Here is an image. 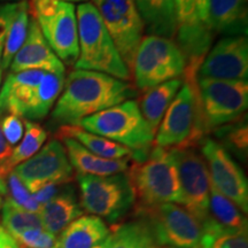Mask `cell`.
I'll return each instance as SVG.
<instances>
[{"label": "cell", "mask_w": 248, "mask_h": 248, "mask_svg": "<svg viewBox=\"0 0 248 248\" xmlns=\"http://www.w3.org/2000/svg\"><path fill=\"white\" fill-rule=\"evenodd\" d=\"M137 90L106 74L74 70L64 80L52 117L62 125L78 126L80 121L136 97Z\"/></svg>", "instance_id": "1"}, {"label": "cell", "mask_w": 248, "mask_h": 248, "mask_svg": "<svg viewBox=\"0 0 248 248\" xmlns=\"http://www.w3.org/2000/svg\"><path fill=\"white\" fill-rule=\"evenodd\" d=\"M78 29V58L75 70L106 74L124 82L131 79V71L124 63L113 39L91 2L76 8Z\"/></svg>", "instance_id": "2"}, {"label": "cell", "mask_w": 248, "mask_h": 248, "mask_svg": "<svg viewBox=\"0 0 248 248\" xmlns=\"http://www.w3.org/2000/svg\"><path fill=\"white\" fill-rule=\"evenodd\" d=\"M128 178L135 194V207L181 203V185L170 148L153 147L144 161H133Z\"/></svg>", "instance_id": "3"}, {"label": "cell", "mask_w": 248, "mask_h": 248, "mask_svg": "<svg viewBox=\"0 0 248 248\" xmlns=\"http://www.w3.org/2000/svg\"><path fill=\"white\" fill-rule=\"evenodd\" d=\"M78 126L129 148L133 161H144L153 148L154 133L133 99L85 117Z\"/></svg>", "instance_id": "4"}, {"label": "cell", "mask_w": 248, "mask_h": 248, "mask_svg": "<svg viewBox=\"0 0 248 248\" xmlns=\"http://www.w3.org/2000/svg\"><path fill=\"white\" fill-rule=\"evenodd\" d=\"M206 133L198 90V75L184 73L183 85L155 133L156 147H195Z\"/></svg>", "instance_id": "5"}, {"label": "cell", "mask_w": 248, "mask_h": 248, "mask_svg": "<svg viewBox=\"0 0 248 248\" xmlns=\"http://www.w3.org/2000/svg\"><path fill=\"white\" fill-rule=\"evenodd\" d=\"M186 69V58L177 43L166 37H142L133 59L131 71L139 91L182 78Z\"/></svg>", "instance_id": "6"}, {"label": "cell", "mask_w": 248, "mask_h": 248, "mask_svg": "<svg viewBox=\"0 0 248 248\" xmlns=\"http://www.w3.org/2000/svg\"><path fill=\"white\" fill-rule=\"evenodd\" d=\"M80 206L91 215L117 224L135 207V194L126 173L79 176Z\"/></svg>", "instance_id": "7"}, {"label": "cell", "mask_w": 248, "mask_h": 248, "mask_svg": "<svg viewBox=\"0 0 248 248\" xmlns=\"http://www.w3.org/2000/svg\"><path fill=\"white\" fill-rule=\"evenodd\" d=\"M33 18L54 54L67 64L78 58L76 7L63 0H33Z\"/></svg>", "instance_id": "8"}, {"label": "cell", "mask_w": 248, "mask_h": 248, "mask_svg": "<svg viewBox=\"0 0 248 248\" xmlns=\"http://www.w3.org/2000/svg\"><path fill=\"white\" fill-rule=\"evenodd\" d=\"M136 216L144 219L161 248H199L202 225L184 207L177 203L135 208Z\"/></svg>", "instance_id": "9"}, {"label": "cell", "mask_w": 248, "mask_h": 248, "mask_svg": "<svg viewBox=\"0 0 248 248\" xmlns=\"http://www.w3.org/2000/svg\"><path fill=\"white\" fill-rule=\"evenodd\" d=\"M198 90L206 133L239 119L248 107L247 80L202 78Z\"/></svg>", "instance_id": "10"}, {"label": "cell", "mask_w": 248, "mask_h": 248, "mask_svg": "<svg viewBox=\"0 0 248 248\" xmlns=\"http://www.w3.org/2000/svg\"><path fill=\"white\" fill-rule=\"evenodd\" d=\"M91 4L100 15L124 63L131 71L145 29L136 0H92Z\"/></svg>", "instance_id": "11"}, {"label": "cell", "mask_w": 248, "mask_h": 248, "mask_svg": "<svg viewBox=\"0 0 248 248\" xmlns=\"http://www.w3.org/2000/svg\"><path fill=\"white\" fill-rule=\"evenodd\" d=\"M181 185L182 207L202 225L209 215L210 179L202 155L194 147L170 148Z\"/></svg>", "instance_id": "12"}, {"label": "cell", "mask_w": 248, "mask_h": 248, "mask_svg": "<svg viewBox=\"0 0 248 248\" xmlns=\"http://www.w3.org/2000/svg\"><path fill=\"white\" fill-rule=\"evenodd\" d=\"M13 171L31 194L47 184L62 185L74 177V169L66 150L55 139L48 141L30 159L15 167Z\"/></svg>", "instance_id": "13"}, {"label": "cell", "mask_w": 248, "mask_h": 248, "mask_svg": "<svg viewBox=\"0 0 248 248\" xmlns=\"http://www.w3.org/2000/svg\"><path fill=\"white\" fill-rule=\"evenodd\" d=\"M201 155L206 162L210 183L241 212H248V182L239 164L222 145L204 139Z\"/></svg>", "instance_id": "14"}, {"label": "cell", "mask_w": 248, "mask_h": 248, "mask_svg": "<svg viewBox=\"0 0 248 248\" xmlns=\"http://www.w3.org/2000/svg\"><path fill=\"white\" fill-rule=\"evenodd\" d=\"M248 42L246 36L224 37L201 62L198 79L247 80Z\"/></svg>", "instance_id": "15"}, {"label": "cell", "mask_w": 248, "mask_h": 248, "mask_svg": "<svg viewBox=\"0 0 248 248\" xmlns=\"http://www.w3.org/2000/svg\"><path fill=\"white\" fill-rule=\"evenodd\" d=\"M11 73L23 70H44L47 73L66 74L64 64L52 51L35 18H30L29 29L23 45L12 60Z\"/></svg>", "instance_id": "16"}, {"label": "cell", "mask_w": 248, "mask_h": 248, "mask_svg": "<svg viewBox=\"0 0 248 248\" xmlns=\"http://www.w3.org/2000/svg\"><path fill=\"white\" fill-rule=\"evenodd\" d=\"M203 23L212 32H246L247 0H204Z\"/></svg>", "instance_id": "17"}, {"label": "cell", "mask_w": 248, "mask_h": 248, "mask_svg": "<svg viewBox=\"0 0 248 248\" xmlns=\"http://www.w3.org/2000/svg\"><path fill=\"white\" fill-rule=\"evenodd\" d=\"M67 156L79 176H111L126 171L130 159L109 160L98 156L69 137H61Z\"/></svg>", "instance_id": "18"}, {"label": "cell", "mask_w": 248, "mask_h": 248, "mask_svg": "<svg viewBox=\"0 0 248 248\" xmlns=\"http://www.w3.org/2000/svg\"><path fill=\"white\" fill-rule=\"evenodd\" d=\"M110 234V230L100 217L80 216L61 232L57 248H94Z\"/></svg>", "instance_id": "19"}, {"label": "cell", "mask_w": 248, "mask_h": 248, "mask_svg": "<svg viewBox=\"0 0 248 248\" xmlns=\"http://www.w3.org/2000/svg\"><path fill=\"white\" fill-rule=\"evenodd\" d=\"M82 206L77 200L73 188L58 193L51 201L45 203L40 209L43 229L49 233L57 235L61 233L71 222L83 216Z\"/></svg>", "instance_id": "20"}, {"label": "cell", "mask_w": 248, "mask_h": 248, "mask_svg": "<svg viewBox=\"0 0 248 248\" xmlns=\"http://www.w3.org/2000/svg\"><path fill=\"white\" fill-rule=\"evenodd\" d=\"M136 5L150 35L175 38L177 31L175 0H136Z\"/></svg>", "instance_id": "21"}, {"label": "cell", "mask_w": 248, "mask_h": 248, "mask_svg": "<svg viewBox=\"0 0 248 248\" xmlns=\"http://www.w3.org/2000/svg\"><path fill=\"white\" fill-rule=\"evenodd\" d=\"M182 85V78L162 83L144 92V95H141L139 101H137L139 110L154 136L159 129L164 114L171 105L173 98L176 97Z\"/></svg>", "instance_id": "22"}, {"label": "cell", "mask_w": 248, "mask_h": 248, "mask_svg": "<svg viewBox=\"0 0 248 248\" xmlns=\"http://www.w3.org/2000/svg\"><path fill=\"white\" fill-rule=\"evenodd\" d=\"M59 137H69L78 141L91 153L109 160L131 159L132 152L125 146L111 141L109 139L85 131L80 126L62 125L59 130Z\"/></svg>", "instance_id": "23"}, {"label": "cell", "mask_w": 248, "mask_h": 248, "mask_svg": "<svg viewBox=\"0 0 248 248\" xmlns=\"http://www.w3.org/2000/svg\"><path fill=\"white\" fill-rule=\"evenodd\" d=\"M64 80H66V74H54L46 71L24 119L37 121L47 116L58 98L60 97L64 86Z\"/></svg>", "instance_id": "24"}, {"label": "cell", "mask_w": 248, "mask_h": 248, "mask_svg": "<svg viewBox=\"0 0 248 248\" xmlns=\"http://www.w3.org/2000/svg\"><path fill=\"white\" fill-rule=\"evenodd\" d=\"M208 218L226 230H247V219L230 199L210 183Z\"/></svg>", "instance_id": "25"}, {"label": "cell", "mask_w": 248, "mask_h": 248, "mask_svg": "<svg viewBox=\"0 0 248 248\" xmlns=\"http://www.w3.org/2000/svg\"><path fill=\"white\" fill-rule=\"evenodd\" d=\"M111 235L109 248H161L150 226L139 217L135 221L116 224Z\"/></svg>", "instance_id": "26"}, {"label": "cell", "mask_w": 248, "mask_h": 248, "mask_svg": "<svg viewBox=\"0 0 248 248\" xmlns=\"http://www.w3.org/2000/svg\"><path fill=\"white\" fill-rule=\"evenodd\" d=\"M24 125H26V132L23 135L22 141L14 148L7 162L0 168L1 179L7 177L9 172L13 171V169L18 164L33 156L47 139V132L39 124L26 121Z\"/></svg>", "instance_id": "27"}, {"label": "cell", "mask_w": 248, "mask_h": 248, "mask_svg": "<svg viewBox=\"0 0 248 248\" xmlns=\"http://www.w3.org/2000/svg\"><path fill=\"white\" fill-rule=\"evenodd\" d=\"M29 6L27 1L16 2L13 16H12L11 23L6 36L5 48L2 53L1 69L6 70L11 64L12 60L17 53L18 49L23 45L24 40L27 38L28 29H29Z\"/></svg>", "instance_id": "28"}, {"label": "cell", "mask_w": 248, "mask_h": 248, "mask_svg": "<svg viewBox=\"0 0 248 248\" xmlns=\"http://www.w3.org/2000/svg\"><path fill=\"white\" fill-rule=\"evenodd\" d=\"M1 224L14 239L29 229L43 228L39 213H31L21 208L14 201L7 198L1 203Z\"/></svg>", "instance_id": "29"}, {"label": "cell", "mask_w": 248, "mask_h": 248, "mask_svg": "<svg viewBox=\"0 0 248 248\" xmlns=\"http://www.w3.org/2000/svg\"><path fill=\"white\" fill-rule=\"evenodd\" d=\"M199 248H248L247 230H226L207 218Z\"/></svg>", "instance_id": "30"}, {"label": "cell", "mask_w": 248, "mask_h": 248, "mask_svg": "<svg viewBox=\"0 0 248 248\" xmlns=\"http://www.w3.org/2000/svg\"><path fill=\"white\" fill-rule=\"evenodd\" d=\"M7 191L11 193V197H8L12 201H14L17 206L21 208L28 210L31 213H40L42 206L37 202L33 195L27 190L20 178L15 175L14 171L9 172L7 176Z\"/></svg>", "instance_id": "31"}, {"label": "cell", "mask_w": 248, "mask_h": 248, "mask_svg": "<svg viewBox=\"0 0 248 248\" xmlns=\"http://www.w3.org/2000/svg\"><path fill=\"white\" fill-rule=\"evenodd\" d=\"M17 244L30 248H57V235L49 233L43 228L23 231L15 239Z\"/></svg>", "instance_id": "32"}, {"label": "cell", "mask_w": 248, "mask_h": 248, "mask_svg": "<svg viewBox=\"0 0 248 248\" xmlns=\"http://www.w3.org/2000/svg\"><path fill=\"white\" fill-rule=\"evenodd\" d=\"M0 126L5 139L11 146L18 144V141L23 138L24 123L22 117L8 113L4 119L0 120Z\"/></svg>", "instance_id": "33"}, {"label": "cell", "mask_w": 248, "mask_h": 248, "mask_svg": "<svg viewBox=\"0 0 248 248\" xmlns=\"http://www.w3.org/2000/svg\"><path fill=\"white\" fill-rule=\"evenodd\" d=\"M15 5H16V2H14V4L0 5V67H1L6 36H7L9 23H11L12 16H13Z\"/></svg>", "instance_id": "34"}, {"label": "cell", "mask_w": 248, "mask_h": 248, "mask_svg": "<svg viewBox=\"0 0 248 248\" xmlns=\"http://www.w3.org/2000/svg\"><path fill=\"white\" fill-rule=\"evenodd\" d=\"M59 184H47L43 186L42 188H39L36 193H33V198H35L37 202H38L40 206H44L45 203H47L48 201H51L55 195L58 194L59 191Z\"/></svg>", "instance_id": "35"}, {"label": "cell", "mask_w": 248, "mask_h": 248, "mask_svg": "<svg viewBox=\"0 0 248 248\" xmlns=\"http://www.w3.org/2000/svg\"><path fill=\"white\" fill-rule=\"evenodd\" d=\"M230 140L233 146L244 151L247 148V126L235 129L233 132L230 133Z\"/></svg>", "instance_id": "36"}, {"label": "cell", "mask_w": 248, "mask_h": 248, "mask_svg": "<svg viewBox=\"0 0 248 248\" xmlns=\"http://www.w3.org/2000/svg\"><path fill=\"white\" fill-rule=\"evenodd\" d=\"M12 152H13V147L5 139L4 133L1 131V126H0V168L7 162L9 157H11Z\"/></svg>", "instance_id": "37"}, {"label": "cell", "mask_w": 248, "mask_h": 248, "mask_svg": "<svg viewBox=\"0 0 248 248\" xmlns=\"http://www.w3.org/2000/svg\"><path fill=\"white\" fill-rule=\"evenodd\" d=\"M1 197H0V208H1ZM0 248H18L17 241L8 233L0 224Z\"/></svg>", "instance_id": "38"}, {"label": "cell", "mask_w": 248, "mask_h": 248, "mask_svg": "<svg viewBox=\"0 0 248 248\" xmlns=\"http://www.w3.org/2000/svg\"><path fill=\"white\" fill-rule=\"evenodd\" d=\"M111 240H113V235H109V237L107 238L106 240L104 241V243H101L100 245H98L97 247H94V248H109L110 247V244H111Z\"/></svg>", "instance_id": "39"}, {"label": "cell", "mask_w": 248, "mask_h": 248, "mask_svg": "<svg viewBox=\"0 0 248 248\" xmlns=\"http://www.w3.org/2000/svg\"><path fill=\"white\" fill-rule=\"evenodd\" d=\"M7 184H6L5 179H1L0 178V197L1 195H5L7 194Z\"/></svg>", "instance_id": "40"}, {"label": "cell", "mask_w": 248, "mask_h": 248, "mask_svg": "<svg viewBox=\"0 0 248 248\" xmlns=\"http://www.w3.org/2000/svg\"><path fill=\"white\" fill-rule=\"evenodd\" d=\"M2 74H4V70L0 68V85H1V82H2Z\"/></svg>", "instance_id": "41"}, {"label": "cell", "mask_w": 248, "mask_h": 248, "mask_svg": "<svg viewBox=\"0 0 248 248\" xmlns=\"http://www.w3.org/2000/svg\"><path fill=\"white\" fill-rule=\"evenodd\" d=\"M63 1H68V2H73V1H86V0H63Z\"/></svg>", "instance_id": "42"}, {"label": "cell", "mask_w": 248, "mask_h": 248, "mask_svg": "<svg viewBox=\"0 0 248 248\" xmlns=\"http://www.w3.org/2000/svg\"><path fill=\"white\" fill-rule=\"evenodd\" d=\"M164 248H170V247H164Z\"/></svg>", "instance_id": "43"}]
</instances>
